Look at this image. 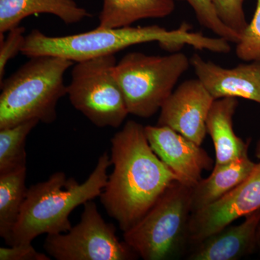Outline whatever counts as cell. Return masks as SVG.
Returning a JSON list of instances; mask_svg holds the SVG:
<instances>
[{"label": "cell", "mask_w": 260, "mask_h": 260, "mask_svg": "<svg viewBox=\"0 0 260 260\" xmlns=\"http://www.w3.org/2000/svg\"><path fill=\"white\" fill-rule=\"evenodd\" d=\"M113 171L101 203L123 232L144 217L174 181L179 179L149 144L145 126L126 121L111 140Z\"/></svg>", "instance_id": "1"}, {"label": "cell", "mask_w": 260, "mask_h": 260, "mask_svg": "<svg viewBox=\"0 0 260 260\" xmlns=\"http://www.w3.org/2000/svg\"><path fill=\"white\" fill-rule=\"evenodd\" d=\"M150 42H158L166 50H177V48L184 45L204 50L209 46L210 39L203 32L191 31L187 23L181 24L174 30L155 25L114 28L97 27L90 31L64 37H49L39 30H32L26 36L21 54L28 58L53 56L80 62Z\"/></svg>", "instance_id": "2"}, {"label": "cell", "mask_w": 260, "mask_h": 260, "mask_svg": "<svg viewBox=\"0 0 260 260\" xmlns=\"http://www.w3.org/2000/svg\"><path fill=\"white\" fill-rule=\"evenodd\" d=\"M112 165L107 153L100 155L88 179L78 182L62 172L28 188L21 211L8 246L32 243L42 234H61L72 228L70 213L87 202L100 197Z\"/></svg>", "instance_id": "3"}, {"label": "cell", "mask_w": 260, "mask_h": 260, "mask_svg": "<svg viewBox=\"0 0 260 260\" xmlns=\"http://www.w3.org/2000/svg\"><path fill=\"white\" fill-rule=\"evenodd\" d=\"M74 61L53 56L30 57L1 83L0 129L31 119L52 124L58 102L68 94L65 73Z\"/></svg>", "instance_id": "4"}, {"label": "cell", "mask_w": 260, "mask_h": 260, "mask_svg": "<svg viewBox=\"0 0 260 260\" xmlns=\"http://www.w3.org/2000/svg\"><path fill=\"white\" fill-rule=\"evenodd\" d=\"M192 187L175 181L134 226L124 241L145 260L172 259L189 244Z\"/></svg>", "instance_id": "5"}, {"label": "cell", "mask_w": 260, "mask_h": 260, "mask_svg": "<svg viewBox=\"0 0 260 260\" xmlns=\"http://www.w3.org/2000/svg\"><path fill=\"white\" fill-rule=\"evenodd\" d=\"M190 66V59L181 52L167 56L130 52L123 56L115 75L129 114L141 118L156 114Z\"/></svg>", "instance_id": "6"}, {"label": "cell", "mask_w": 260, "mask_h": 260, "mask_svg": "<svg viewBox=\"0 0 260 260\" xmlns=\"http://www.w3.org/2000/svg\"><path fill=\"white\" fill-rule=\"evenodd\" d=\"M115 55L76 62L68 85L70 102L99 127L118 128L129 114L115 75Z\"/></svg>", "instance_id": "7"}, {"label": "cell", "mask_w": 260, "mask_h": 260, "mask_svg": "<svg viewBox=\"0 0 260 260\" xmlns=\"http://www.w3.org/2000/svg\"><path fill=\"white\" fill-rule=\"evenodd\" d=\"M79 223L68 232L47 235L44 250L56 260H132L139 257L116 237V228L107 223L96 204L87 202Z\"/></svg>", "instance_id": "8"}, {"label": "cell", "mask_w": 260, "mask_h": 260, "mask_svg": "<svg viewBox=\"0 0 260 260\" xmlns=\"http://www.w3.org/2000/svg\"><path fill=\"white\" fill-rule=\"evenodd\" d=\"M260 210V161L245 180L216 202L191 213L189 239L201 242L237 219Z\"/></svg>", "instance_id": "9"}, {"label": "cell", "mask_w": 260, "mask_h": 260, "mask_svg": "<svg viewBox=\"0 0 260 260\" xmlns=\"http://www.w3.org/2000/svg\"><path fill=\"white\" fill-rule=\"evenodd\" d=\"M214 101L200 80H186L162 106L157 125L169 126L201 145L208 133L207 119Z\"/></svg>", "instance_id": "10"}, {"label": "cell", "mask_w": 260, "mask_h": 260, "mask_svg": "<svg viewBox=\"0 0 260 260\" xmlns=\"http://www.w3.org/2000/svg\"><path fill=\"white\" fill-rule=\"evenodd\" d=\"M147 139L154 153L179 179L190 187L203 178L205 170L213 169V160L194 142L167 126H145Z\"/></svg>", "instance_id": "11"}, {"label": "cell", "mask_w": 260, "mask_h": 260, "mask_svg": "<svg viewBox=\"0 0 260 260\" xmlns=\"http://www.w3.org/2000/svg\"><path fill=\"white\" fill-rule=\"evenodd\" d=\"M191 66L198 79L215 100L242 98L260 104V61L241 64L226 69L201 56H191Z\"/></svg>", "instance_id": "12"}, {"label": "cell", "mask_w": 260, "mask_h": 260, "mask_svg": "<svg viewBox=\"0 0 260 260\" xmlns=\"http://www.w3.org/2000/svg\"><path fill=\"white\" fill-rule=\"evenodd\" d=\"M239 225H231L194 244L189 260H238L256 250L260 210L244 217Z\"/></svg>", "instance_id": "13"}, {"label": "cell", "mask_w": 260, "mask_h": 260, "mask_svg": "<svg viewBox=\"0 0 260 260\" xmlns=\"http://www.w3.org/2000/svg\"><path fill=\"white\" fill-rule=\"evenodd\" d=\"M238 106L237 98L216 99L208 114L207 131L215 147V166L248 156L249 145L236 135L233 127V117Z\"/></svg>", "instance_id": "14"}, {"label": "cell", "mask_w": 260, "mask_h": 260, "mask_svg": "<svg viewBox=\"0 0 260 260\" xmlns=\"http://www.w3.org/2000/svg\"><path fill=\"white\" fill-rule=\"evenodd\" d=\"M36 14L54 15L67 25L91 16L75 0H0V38L19 26L27 17Z\"/></svg>", "instance_id": "15"}, {"label": "cell", "mask_w": 260, "mask_h": 260, "mask_svg": "<svg viewBox=\"0 0 260 260\" xmlns=\"http://www.w3.org/2000/svg\"><path fill=\"white\" fill-rule=\"evenodd\" d=\"M256 164L247 156L214 166L209 177L202 179L191 189L192 213L213 204L237 187L250 175Z\"/></svg>", "instance_id": "16"}, {"label": "cell", "mask_w": 260, "mask_h": 260, "mask_svg": "<svg viewBox=\"0 0 260 260\" xmlns=\"http://www.w3.org/2000/svg\"><path fill=\"white\" fill-rule=\"evenodd\" d=\"M174 9V0H104L98 27L131 26L140 20L165 18Z\"/></svg>", "instance_id": "17"}, {"label": "cell", "mask_w": 260, "mask_h": 260, "mask_svg": "<svg viewBox=\"0 0 260 260\" xmlns=\"http://www.w3.org/2000/svg\"><path fill=\"white\" fill-rule=\"evenodd\" d=\"M26 176L27 167L0 174V237L7 244L26 196Z\"/></svg>", "instance_id": "18"}, {"label": "cell", "mask_w": 260, "mask_h": 260, "mask_svg": "<svg viewBox=\"0 0 260 260\" xmlns=\"http://www.w3.org/2000/svg\"><path fill=\"white\" fill-rule=\"evenodd\" d=\"M39 122L31 119L0 129V174L27 167L26 139Z\"/></svg>", "instance_id": "19"}, {"label": "cell", "mask_w": 260, "mask_h": 260, "mask_svg": "<svg viewBox=\"0 0 260 260\" xmlns=\"http://www.w3.org/2000/svg\"><path fill=\"white\" fill-rule=\"evenodd\" d=\"M188 3L200 25L214 32L218 37L223 38L230 43L237 44L241 39L240 34L229 28L217 14L212 0H181Z\"/></svg>", "instance_id": "20"}, {"label": "cell", "mask_w": 260, "mask_h": 260, "mask_svg": "<svg viewBox=\"0 0 260 260\" xmlns=\"http://www.w3.org/2000/svg\"><path fill=\"white\" fill-rule=\"evenodd\" d=\"M236 54L247 62L260 61V0L256 1L254 16L237 44Z\"/></svg>", "instance_id": "21"}, {"label": "cell", "mask_w": 260, "mask_h": 260, "mask_svg": "<svg viewBox=\"0 0 260 260\" xmlns=\"http://www.w3.org/2000/svg\"><path fill=\"white\" fill-rule=\"evenodd\" d=\"M219 18L229 28L240 34L245 30L248 23L244 14L245 0H212Z\"/></svg>", "instance_id": "22"}, {"label": "cell", "mask_w": 260, "mask_h": 260, "mask_svg": "<svg viewBox=\"0 0 260 260\" xmlns=\"http://www.w3.org/2000/svg\"><path fill=\"white\" fill-rule=\"evenodd\" d=\"M25 29L19 26L8 31L6 37L0 39V83L4 79L7 64L19 53H21L25 44L26 36Z\"/></svg>", "instance_id": "23"}, {"label": "cell", "mask_w": 260, "mask_h": 260, "mask_svg": "<svg viewBox=\"0 0 260 260\" xmlns=\"http://www.w3.org/2000/svg\"><path fill=\"white\" fill-rule=\"evenodd\" d=\"M51 256L39 252L32 243H22L0 247V260H50Z\"/></svg>", "instance_id": "24"}, {"label": "cell", "mask_w": 260, "mask_h": 260, "mask_svg": "<svg viewBox=\"0 0 260 260\" xmlns=\"http://www.w3.org/2000/svg\"><path fill=\"white\" fill-rule=\"evenodd\" d=\"M256 250L259 251L260 254V223L258 226L257 234H256Z\"/></svg>", "instance_id": "25"}]
</instances>
